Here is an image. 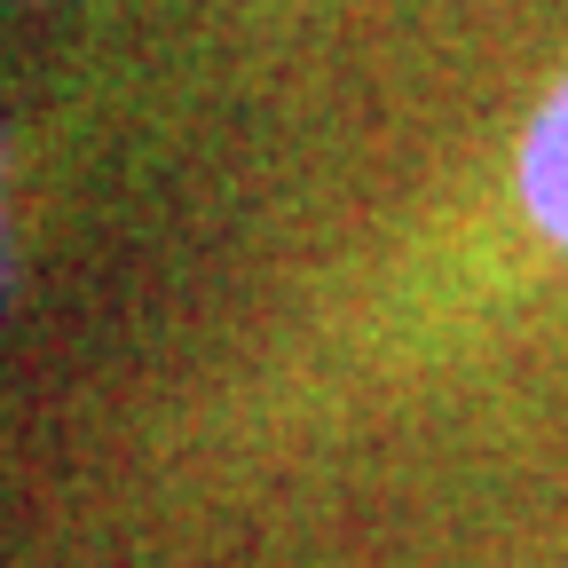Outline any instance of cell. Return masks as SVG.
Masks as SVG:
<instances>
[{
  "label": "cell",
  "mask_w": 568,
  "mask_h": 568,
  "mask_svg": "<svg viewBox=\"0 0 568 568\" xmlns=\"http://www.w3.org/2000/svg\"><path fill=\"white\" fill-rule=\"evenodd\" d=\"M514 182H521V205L529 222L568 253V80L545 95L537 126L521 134V159H514Z\"/></svg>",
  "instance_id": "cell-1"
}]
</instances>
